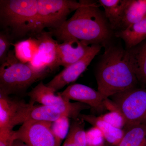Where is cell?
Segmentation results:
<instances>
[{"label": "cell", "instance_id": "obj_1", "mask_svg": "<svg viewBox=\"0 0 146 146\" xmlns=\"http://www.w3.org/2000/svg\"><path fill=\"white\" fill-rule=\"evenodd\" d=\"M99 4L84 1V5L77 9L70 18L60 27L50 30L58 41L74 38L89 45H99L105 48L111 45L114 32Z\"/></svg>", "mask_w": 146, "mask_h": 146}, {"label": "cell", "instance_id": "obj_2", "mask_svg": "<svg viewBox=\"0 0 146 146\" xmlns=\"http://www.w3.org/2000/svg\"><path fill=\"white\" fill-rule=\"evenodd\" d=\"M105 49L96 76L98 91L108 98L135 88L138 82L128 62L125 49L111 44Z\"/></svg>", "mask_w": 146, "mask_h": 146}, {"label": "cell", "instance_id": "obj_3", "mask_svg": "<svg viewBox=\"0 0 146 146\" xmlns=\"http://www.w3.org/2000/svg\"><path fill=\"white\" fill-rule=\"evenodd\" d=\"M0 24L13 39L35 36L41 32L37 0H1Z\"/></svg>", "mask_w": 146, "mask_h": 146}, {"label": "cell", "instance_id": "obj_4", "mask_svg": "<svg viewBox=\"0 0 146 146\" xmlns=\"http://www.w3.org/2000/svg\"><path fill=\"white\" fill-rule=\"evenodd\" d=\"M48 73L34 70L27 63L18 60L14 50H10L0 67V94L9 96L24 93Z\"/></svg>", "mask_w": 146, "mask_h": 146}, {"label": "cell", "instance_id": "obj_5", "mask_svg": "<svg viewBox=\"0 0 146 146\" xmlns=\"http://www.w3.org/2000/svg\"><path fill=\"white\" fill-rule=\"evenodd\" d=\"M38 21L41 32L44 29H54L61 26L73 11L84 5V0H37Z\"/></svg>", "mask_w": 146, "mask_h": 146}, {"label": "cell", "instance_id": "obj_6", "mask_svg": "<svg viewBox=\"0 0 146 146\" xmlns=\"http://www.w3.org/2000/svg\"><path fill=\"white\" fill-rule=\"evenodd\" d=\"M125 118L126 125H146V89L136 87L112 96Z\"/></svg>", "mask_w": 146, "mask_h": 146}, {"label": "cell", "instance_id": "obj_7", "mask_svg": "<svg viewBox=\"0 0 146 146\" xmlns=\"http://www.w3.org/2000/svg\"><path fill=\"white\" fill-rule=\"evenodd\" d=\"M41 82L27 94L31 101L43 105L54 108L70 118L76 119L82 110L90 107L80 102L72 103Z\"/></svg>", "mask_w": 146, "mask_h": 146}, {"label": "cell", "instance_id": "obj_8", "mask_svg": "<svg viewBox=\"0 0 146 146\" xmlns=\"http://www.w3.org/2000/svg\"><path fill=\"white\" fill-rule=\"evenodd\" d=\"M50 32L43 31L35 36L38 41L37 53L28 64L38 72L53 71L59 66L58 45Z\"/></svg>", "mask_w": 146, "mask_h": 146}, {"label": "cell", "instance_id": "obj_9", "mask_svg": "<svg viewBox=\"0 0 146 146\" xmlns=\"http://www.w3.org/2000/svg\"><path fill=\"white\" fill-rule=\"evenodd\" d=\"M51 122L29 121L15 131L16 140L29 146H58L51 129Z\"/></svg>", "mask_w": 146, "mask_h": 146}, {"label": "cell", "instance_id": "obj_10", "mask_svg": "<svg viewBox=\"0 0 146 146\" xmlns=\"http://www.w3.org/2000/svg\"><path fill=\"white\" fill-rule=\"evenodd\" d=\"M102 47L99 45H91V50L82 59L64 68L46 85L56 92L76 81L86 70L96 56L100 51Z\"/></svg>", "mask_w": 146, "mask_h": 146}, {"label": "cell", "instance_id": "obj_11", "mask_svg": "<svg viewBox=\"0 0 146 146\" xmlns=\"http://www.w3.org/2000/svg\"><path fill=\"white\" fill-rule=\"evenodd\" d=\"M65 115L58 110L43 105H35L31 101L29 103L25 102L18 111L11 124L10 128L13 129L17 125L29 121L52 122Z\"/></svg>", "mask_w": 146, "mask_h": 146}, {"label": "cell", "instance_id": "obj_12", "mask_svg": "<svg viewBox=\"0 0 146 146\" xmlns=\"http://www.w3.org/2000/svg\"><path fill=\"white\" fill-rule=\"evenodd\" d=\"M58 94L65 99L79 102L98 111L104 109V103L107 99L99 91L80 84H72Z\"/></svg>", "mask_w": 146, "mask_h": 146}, {"label": "cell", "instance_id": "obj_13", "mask_svg": "<svg viewBox=\"0 0 146 146\" xmlns=\"http://www.w3.org/2000/svg\"><path fill=\"white\" fill-rule=\"evenodd\" d=\"M146 18V0H125L119 17L111 26L114 32L123 30Z\"/></svg>", "mask_w": 146, "mask_h": 146}, {"label": "cell", "instance_id": "obj_14", "mask_svg": "<svg viewBox=\"0 0 146 146\" xmlns=\"http://www.w3.org/2000/svg\"><path fill=\"white\" fill-rule=\"evenodd\" d=\"M91 48L84 42L78 39H66L58 45L59 66L66 68L78 62L88 52Z\"/></svg>", "mask_w": 146, "mask_h": 146}, {"label": "cell", "instance_id": "obj_15", "mask_svg": "<svg viewBox=\"0 0 146 146\" xmlns=\"http://www.w3.org/2000/svg\"><path fill=\"white\" fill-rule=\"evenodd\" d=\"M125 50L128 62L138 82L146 85V40Z\"/></svg>", "mask_w": 146, "mask_h": 146}, {"label": "cell", "instance_id": "obj_16", "mask_svg": "<svg viewBox=\"0 0 146 146\" xmlns=\"http://www.w3.org/2000/svg\"><path fill=\"white\" fill-rule=\"evenodd\" d=\"M79 117L84 121L99 129L103 134L105 140L112 146L117 145L124 134L123 129L114 127L102 120L99 117L86 115H80Z\"/></svg>", "mask_w": 146, "mask_h": 146}, {"label": "cell", "instance_id": "obj_17", "mask_svg": "<svg viewBox=\"0 0 146 146\" xmlns=\"http://www.w3.org/2000/svg\"><path fill=\"white\" fill-rule=\"evenodd\" d=\"M114 35L123 39L125 49L137 46L146 40V18L132 24L125 29L114 32Z\"/></svg>", "mask_w": 146, "mask_h": 146}, {"label": "cell", "instance_id": "obj_18", "mask_svg": "<svg viewBox=\"0 0 146 146\" xmlns=\"http://www.w3.org/2000/svg\"><path fill=\"white\" fill-rule=\"evenodd\" d=\"M25 102L0 94V129H11V124Z\"/></svg>", "mask_w": 146, "mask_h": 146}, {"label": "cell", "instance_id": "obj_19", "mask_svg": "<svg viewBox=\"0 0 146 146\" xmlns=\"http://www.w3.org/2000/svg\"><path fill=\"white\" fill-rule=\"evenodd\" d=\"M124 134L117 146H146V125H126Z\"/></svg>", "mask_w": 146, "mask_h": 146}, {"label": "cell", "instance_id": "obj_20", "mask_svg": "<svg viewBox=\"0 0 146 146\" xmlns=\"http://www.w3.org/2000/svg\"><path fill=\"white\" fill-rule=\"evenodd\" d=\"M16 58L22 63H29L38 52V41L36 38L29 37L13 44Z\"/></svg>", "mask_w": 146, "mask_h": 146}, {"label": "cell", "instance_id": "obj_21", "mask_svg": "<svg viewBox=\"0 0 146 146\" xmlns=\"http://www.w3.org/2000/svg\"><path fill=\"white\" fill-rule=\"evenodd\" d=\"M84 122L80 118L74 119L62 146H87Z\"/></svg>", "mask_w": 146, "mask_h": 146}, {"label": "cell", "instance_id": "obj_22", "mask_svg": "<svg viewBox=\"0 0 146 146\" xmlns=\"http://www.w3.org/2000/svg\"><path fill=\"white\" fill-rule=\"evenodd\" d=\"M110 112L99 116L102 120L114 127L123 129L126 124L125 118L114 102H110L106 106Z\"/></svg>", "mask_w": 146, "mask_h": 146}, {"label": "cell", "instance_id": "obj_23", "mask_svg": "<svg viewBox=\"0 0 146 146\" xmlns=\"http://www.w3.org/2000/svg\"><path fill=\"white\" fill-rule=\"evenodd\" d=\"M125 2V0H99L98 2L104 9L105 15L110 27L119 17Z\"/></svg>", "mask_w": 146, "mask_h": 146}, {"label": "cell", "instance_id": "obj_24", "mask_svg": "<svg viewBox=\"0 0 146 146\" xmlns=\"http://www.w3.org/2000/svg\"><path fill=\"white\" fill-rule=\"evenodd\" d=\"M70 117L63 115L52 123L51 129L58 146L66 138L70 131Z\"/></svg>", "mask_w": 146, "mask_h": 146}, {"label": "cell", "instance_id": "obj_25", "mask_svg": "<svg viewBox=\"0 0 146 146\" xmlns=\"http://www.w3.org/2000/svg\"><path fill=\"white\" fill-rule=\"evenodd\" d=\"M87 146H104L105 139L99 129L93 126L86 131Z\"/></svg>", "mask_w": 146, "mask_h": 146}, {"label": "cell", "instance_id": "obj_26", "mask_svg": "<svg viewBox=\"0 0 146 146\" xmlns=\"http://www.w3.org/2000/svg\"><path fill=\"white\" fill-rule=\"evenodd\" d=\"M13 38L7 31L0 33V63L1 65L5 61L9 52V48L12 44Z\"/></svg>", "mask_w": 146, "mask_h": 146}, {"label": "cell", "instance_id": "obj_27", "mask_svg": "<svg viewBox=\"0 0 146 146\" xmlns=\"http://www.w3.org/2000/svg\"><path fill=\"white\" fill-rule=\"evenodd\" d=\"M15 140V131L10 129H0V146H12Z\"/></svg>", "mask_w": 146, "mask_h": 146}, {"label": "cell", "instance_id": "obj_28", "mask_svg": "<svg viewBox=\"0 0 146 146\" xmlns=\"http://www.w3.org/2000/svg\"><path fill=\"white\" fill-rule=\"evenodd\" d=\"M12 146H29L25 143L23 141L19 140H16L14 141Z\"/></svg>", "mask_w": 146, "mask_h": 146}, {"label": "cell", "instance_id": "obj_29", "mask_svg": "<svg viewBox=\"0 0 146 146\" xmlns=\"http://www.w3.org/2000/svg\"><path fill=\"white\" fill-rule=\"evenodd\" d=\"M104 146H106V145H104Z\"/></svg>", "mask_w": 146, "mask_h": 146}]
</instances>
